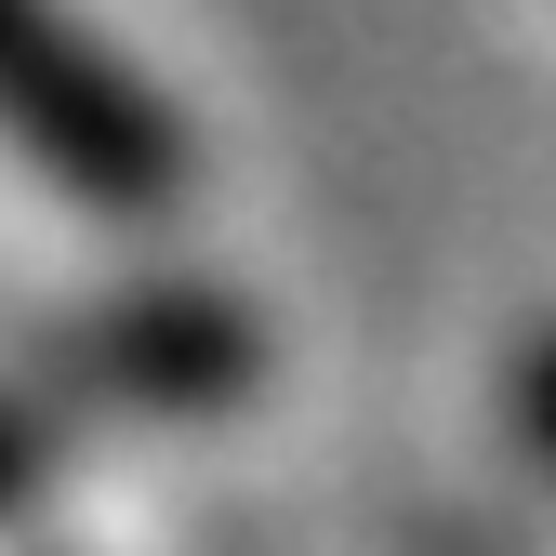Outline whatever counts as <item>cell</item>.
I'll return each mask as SVG.
<instances>
[{
	"label": "cell",
	"instance_id": "cell-1",
	"mask_svg": "<svg viewBox=\"0 0 556 556\" xmlns=\"http://www.w3.org/2000/svg\"><path fill=\"white\" fill-rule=\"evenodd\" d=\"M0 132H14L53 186L106 199V213H147V199L186 186L173 106L132 80L119 53H93L53 0H0Z\"/></svg>",
	"mask_w": 556,
	"mask_h": 556
},
{
	"label": "cell",
	"instance_id": "cell-2",
	"mask_svg": "<svg viewBox=\"0 0 556 556\" xmlns=\"http://www.w3.org/2000/svg\"><path fill=\"white\" fill-rule=\"evenodd\" d=\"M517 410H530V425H543V438H556V344H543V358H530V371H517Z\"/></svg>",
	"mask_w": 556,
	"mask_h": 556
},
{
	"label": "cell",
	"instance_id": "cell-3",
	"mask_svg": "<svg viewBox=\"0 0 556 556\" xmlns=\"http://www.w3.org/2000/svg\"><path fill=\"white\" fill-rule=\"evenodd\" d=\"M14 477H27V451H14V425H0V491H14Z\"/></svg>",
	"mask_w": 556,
	"mask_h": 556
}]
</instances>
